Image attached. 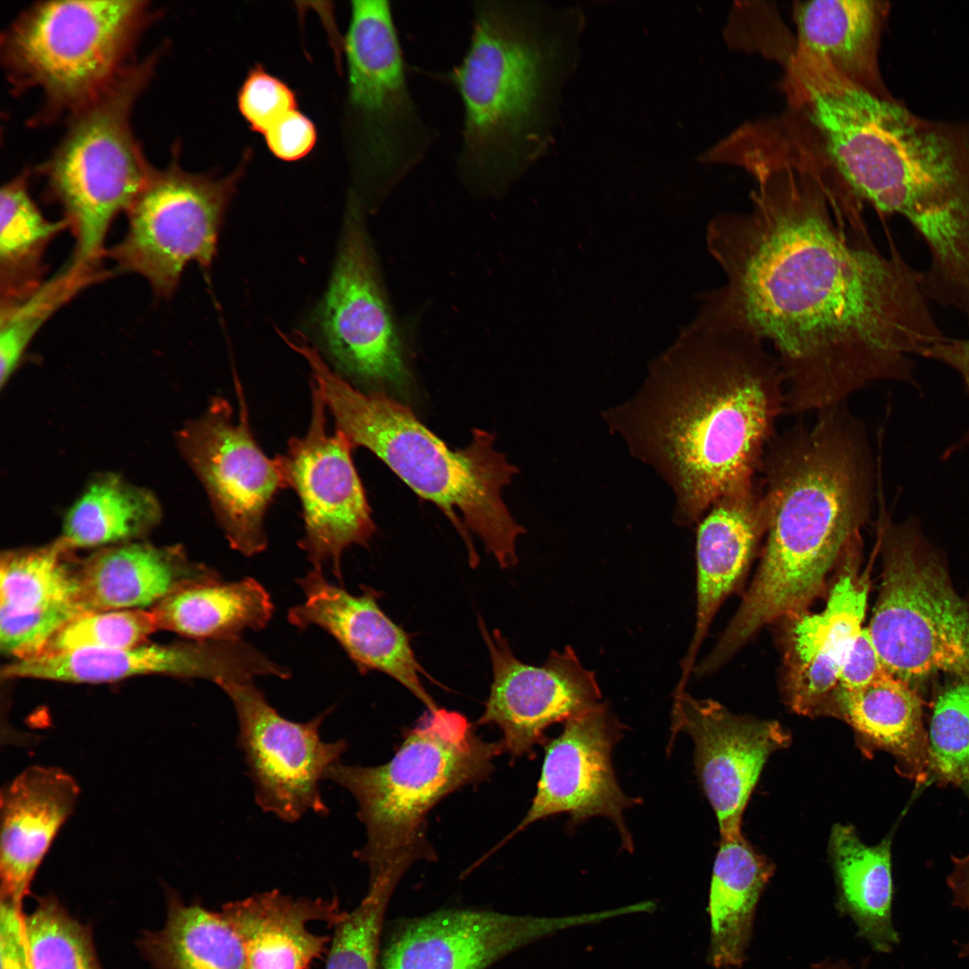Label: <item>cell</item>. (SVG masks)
Instances as JSON below:
<instances>
[{"mask_svg": "<svg viewBox=\"0 0 969 969\" xmlns=\"http://www.w3.org/2000/svg\"><path fill=\"white\" fill-rule=\"evenodd\" d=\"M861 539L842 561V572L823 610L789 619L784 694L797 713L817 716L838 685L844 661L862 630L869 590V572H860Z\"/></svg>", "mask_w": 969, "mask_h": 969, "instance_id": "22", "label": "cell"}, {"mask_svg": "<svg viewBox=\"0 0 969 969\" xmlns=\"http://www.w3.org/2000/svg\"><path fill=\"white\" fill-rule=\"evenodd\" d=\"M239 416L222 397L178 432L179 451L203 485L230 546L250 557L264 552V521L274 497L288 488L278 456L257 443L241 387L235 380Z\"/></svg>", "mask_w": 969, "mask_h": 969, "instance_id": "12", "label": "cell"}, {"mask_svg": "<svg viewBox=\"0 0 969 969\" xmlns=\"http://www.w3.org/2000/svg\"><path fill=\"white\" fill-rule=\"evenodd\" d=\"M22 908L1 899V969H34L24 931Z\"/></svg>", "mask_w": 969, "mask_h": 969, "instance_id": "46", "label": "cell"}, {"mask_svg": "<svg viewBox=\"0 0 969 969\" xmlns=\"http://www.w3.org/2000/svg\"><path fill=\"white\" fill-rule=\"evenodd\" d=\"M297 582L305 600L289 610L292 625L300 630L321 627L337 641L361 674L380 671L403 685L427 710L439 708L420 678L432 677L417 661L409 634L380 607L379 591L366 586L361 595L350 594L330 583L318 568Z\"/></svg>", "mask_w": 969, "mask_h": 969, "instance_id": "23", "label": "cell"}, {"mask_svg": "<svg viewBox=\"0 0 969 969\" xmlns=\"http://www.w3.org/2000/svg\"><path fill=\"white\" fill-rule=\"evenodd\" d=\"M672 738L687 733L694 743L695 771L712 807L720 839L741 834L745 808L770 755L790 742L776 720L737 715L711 699L675 693Z\"/></svg>", "mask_w": 969, "mask_h": 969, "instance_id": "18", "label": "cell"}, {"mask_svg": "<svg viewBox=\"0 0 969 969\" xmlns=\"http://www.w3.org/2000/svg\"><path fill=\"white\" fill-rule=\"evenodd\" d=\"M774 871L743 835L720 839L709 895V962L718 969L741 967L753 932L755 909Z\"/></svg>", "mask_w": 969, "mask_h": 969, "instance_id": "30", "label": "cell"}, {"mask_svg": "<svg viewBox=\"0 0 969 969\" xmlns=\"http://www.w3.org/2000/svg\"><path fill=\"white\" fill-rule=\"evenodd\" d=\"M621 728L603 703L565 721L563 732L545 745L532 804L506 841L530 824L556 814H569L572 825L603 816L615 823L624 848L632 851L623 812L641 801L623 792L614 773L611 754L622 736Z\"/></svg>", "mask_w": 969, "mask_h": 969, "instance_id": "19", "label": "cell"}, {"mask_svg": "<svg viewBox=\"0 0 969 969\" xmlns=\"http://www.w3.org/2000/svg\"><path fill=\"white\" fill-rule=\"evenodd\" d=\"M274 610L266 589L247 577L187 586L164 598L152 611L159 629L194 641H223L239 639L247 629L265 628Z\"/></svg>", "mask_w": 969, "mask_h": 969, "instance_id": "32", "label": "cell"}, {"mask_svg": "<svg viewBox=\"0 0 969 969\" xmlns=\"http://www.w3.org/2000/svg\"><path fill=\"white\" fill-rule=\"evenodd\" d=\"M767 510L755 575L717 642L733 656L757 632L806 611L870 517L875 469L861 422L841 404L775 433L758 469Z\"/></svg>", "mask_w": 969, "mask_h": 969, "instance_id": "3", "label": "cell"}, {"mask_svg": "<svg viewBox=\"0 0 969 969\" xmlns=\"http://www.w3.org/2000/svg\"><path fill=\"white\" fill-rule=\"evenodd\" d=\"M783 412L782 373L763 343L686 327L638 390L603 418L670 488L674 522L690 526L754 479Z\"/></svg>", "mask_w": 969, "mask_h": 969, "instance_id": "2", "label": "cell"}, {"mask_svg": "<svg viewBox=\"0 0 969 969\" xmlns=\"http://www.w3.org/2000/svg\"><path fill=\"white\" fill-rule=\"evenodd\" d=\"M272 154L284 162L306 157L314 148L318 134L315 124L294 109L275 122L264 134Z\"/></svg>", "mask_w": 969, "mask_h": 969, "instance_id": "44", "label": "cell"}, {"mask_svg": "<svg viewBox=\"0 0 969 969\" xmlns=\"http://www.w3.org/2000/svg\"><path fill=\"white\" fill-rule=\"evenodd\" d=\"M811 969H851L842 964H832L828 962L820 963L812 966Z\"/></svg>", "mask_w": 969, "mask_h": 969, "instance_id": "49", "label": "cell"}, {"mask_svg": "<svg viewBox=\"0 0 969 969\" xmlns=\"http://www.w3.org/2000/svg\"><path fill=\"white\" fill-rule=\"evenodd\" d=\"M301 355L336 429L354 447L375 454L415 493L446 514L465 540L473 568L479 560L465 526L482 539L502 568L517 563L516 540L525 528L510 513L502 492L518 468L495 450L493 434L475 429L468 446L451 450L410 407L381 391L364 393L354 388L315 347L303 346Z\"/></svg>", "mask_w": 969, "mask_h": 969, "instance_id": "5", "label": "cell"}, {"mask_svg": "<svg viewBox=\"0 0 969 969\" xmlns=\"http://www.w3.org/2000/svg\"><path fill=\"white\" fill-rule=\"evenodd\" d=\"M323 342L348 375L401 384L407 375L361 210L353 204L327 291L317 311Z\"/></svg>", "mask_w": 969, "mask_h": 969, "instance_id": "16", "label": "cell"}, {"mask_svg": "<svg viewBox=\"0 0 969 969\" xmlns=\"http://www.w3.org/2000/svg\"><path fill=\"white\" fill-rule=\"evenodd\" d=\"M84 614L77 602L57 604L28 612L0 608V646L14 660L39 656L67 622Z\"/></svg>", "mask_w": 969, "mask_h": 969, "instance_id": "42", "label": "cell"}, {"mask_svg": "<svg viewBox=\"0 0 969 969\" xmlns=\"http://www.w3.org/2000/svg\"><path fill=\"white\" fill-rule=\"evenodd\" d=\"M819 133L849 194L918 232L931 277L969 276V120L925 118L852 88L826 108Z\"/></svg>", "mask_w": 969, "mask_h": 969, "instance_id": "4", "label": "cell"}, {"mask_svg": "<svg viewBox=\"0 0 969 969\" xmlns=\"http://www.w3.org/2000/svg\"><path fill=\"white\" fill-rule=\"evenodd\" d=\"M178 153L175 149L165 169L153 170L126 212V234L104 253L163 298L173 294L189 263L210 267L224 215L250 160L247 151L232 172L215 178L184 170Z\"/></svg>", "mask_w": 969, "mask_h": 969, "instance_id": "11", "label": "cell"}, {"mask_svg": "<svg viewBox=\"0 0 969 969\" xmlns=\"http://www.w3.org/2000/svg\"><path fill=\"white\" fill-rule=\"evenodd\" d=\"M152 17L144 1H48L26 10L2 39L12 84L37 88L45 116L74 114L128 66L126 60Z\"/></svg>", "mask_w": 969, "mask_h": 969, "instance_id": "9", "label": "cell"}, {"mask_svg": "<svg viewBox=\"0 0 969 969\" xmlns=\"http://www.w3.org/2000/svg\"><path fill=\"white\" fill-rule=\"evenodd\" d=\"M143 675L203 678L220 685L229 680L290 672L240 638L193 641L172 644H141L107 650H79L13 660L2 677L68 683H109Z\"/></svg>", "mask_w": 969, "mask_h": 969, "instance_id": "20", "label": "cell"}, {"mask_svg": "<svg viewBox=\"0 0 969 969\" xmlns=\"http://www.w3.org/2000/svg\"><path fill=\"white\" fill-rule=\"evenodd\" d=\"M237 103L249 128L263 135L279 118L297 109L295 92L261 65L247 74L238 91Z\"/></svg>", "mask_w": 969, "mask_h": 969, "instance_id": "43", "label": "cell"}, {"mask_svg": "<svg viewBox=\"0 0 969 969\" xmlns=\"http://www.w3.org/2000/svg\"><path fill=\"white\" fill-rule=\"evenodd\" d=\"M393 890L368 885L360 904L332 925L326 969H378L382 922Z\"/></svg>", "mask_w": 969, "mask_h": 969, "instance_id": "41", "label": "cell"}, {"mask_svg": "<svg viewBox=\"0 0 969 969\" xmlns=\"http://www.w3.org/2000/svg\"><path fill=\"white\" fill-rule=\"evenodd\" d=\"M938 362L955 371L969 392V338L944 336L924 351L922 356ZM969 443V430L948 454Z\"/></svg>", "mask_w": 969, "mask_h": 969, "instance_id": "47", "label": "cell"}, {"mask_svg": "<svg viewBox=\"0 0 969 969\" xmlns=\"http://www.w3.org/2000/svg\"><path fill=\"white\" fill-rule=\"evenodd\" d=\"M28 175L23 171L0 192V307L17 303L41 286L47 248L69 229L65 218L51 222L42 214L29 192Z\"/></svg>", "mask_w": 969, "mask_h": 969, "instance_id": "34", "label": "cell"}, {"mask_svg": "<svg viewBox=\"0 0 969 969\" xmlns=\"http://www.w3.org/2000/svg\"><path fill=\"white\" fill-rule=\"evenodd\" d=\"M882 582L869 626L887 671L910 683L937 672L969 682V607L912 521L881 511Z\"/></svg>", "mask_w": 969, "mask_h": 969, "instance_id": "10", "label": "cell"}, {"mask_svg": "<svg viewBox=\"0 0 969 969\" xmlns=\"http://www.w3.org/2000/svg\"><path fill=\"white\" fill-rule=\"evenodd\" d=\"M822 715L848 723L866 753L884 750L891 754L898 773L916 784L930 780L922 703L909 682L886 670L864 686L836 687Z\"/></svg>", "mask_w": 969, "mask_h": 969, "instance_id": "28", "label": "cell"}, {"mask_svg": "<svg viewBox=\"0 0 969 969\" xmlns=\"http://www.w3.org/2000/svg\"><path fill=\"white\" fill-rule=\"evenodd\" d=\"M73 550L59 537L41 547L3 553L0 608L28 612L78 603L80 563L72 558Z\"/></svg>", "mask_w": 969, "mask_h": 969, "instance_id": "36", "label": "cell"}, {"mask_svg": "<svg viewBox=\"0 0 969 969\" xmlns=\"http://www.w3.org/2000/svg\"><path fill=\"white\" fill-rule=\"evenodd\" d=\"M502 752L501 741L482 739L465 715L439 707L418 719L387 763L331 766L324 780L352 794L365 827L366 842L354 856L367 865L369 881L397 887L413 863L435 860L425 832L429 811L486 780Z\"/></svg>", "mask_w": 969, "mask_h": 969, "instance_id": "7", "label": "cell"}, {"mask_svg": "<svg viewBox=\"0 0 969 969\" xmlns=\"http://www.w3.org/2000/svg\"><path fill=\"white\" fill-rule=\"evenodd\" d=\"M615 915L613 909L563 917L439 912L404 925L387 947L381 969H486L542 938Z\"/></svg>", "mask_w": 969, "mask_h": 969, "instance_id": "21", "label": "cell"}, {"mask_svg": "<svg viewBox=\"0 0 969 969\" xmlns=\"http://www.w3.org/2000/svg\"><path fill=\"white\" fill-rule=\"evenodd\" d=\"M157 969H248L242 943L221 912L170 898L162 930L142 940Z\"/></svg>", "mask_w": 969, "mask_h": 969, "instance_id": "35", "label": "cell"}, {"mask_svg": "<svg viewBox=\"0 0 969 969\" xmlns=\"http://www.w3.org/2000/svg\"><path fill=\"white\" fill-rule=\"evenodd\" d=\"M479 626L491 657L493 682L477 724L498 726L503 752L513 758L532 757L534 747L546 743L549 726L602 703L595 674L571 647L553 650L542 666L528 665L515 657L500 631L490 634L481 620Z\"/></svg>", "mask_w": 969, "mask_h": 969, "instance_id": "17", "label": "cell"}, {"mask_svg": "<svg viewBox=\"0 0 969 969\" xmlns=\"http://www.w3.org/2000/svg\"><path fill=\"white\" fill-rule=\"evenodd\" d=\"M947 881L953 895V904L969 913V855L953 857V869ZM960 955L969 956V941L963 947Z\"/></svg>", "mask_w": 969, "mask_h": 969, "instance_id": "48", "label": "cell"}, {"mask_svg": "<svg viewBox=\"0 0 969 969\" xmlns=\"http://www.w3.org/2000/svg\"><path fill=\"white\" fill-rule=\"evenodd\" d=\"M311 390L308 430L290 439L278 458L288 488L301 504L305 533L299 546L313 568L329 566L342 583L344 551L353 545L366 546L375 524L353 461L354 446L341 431L327 432L326 405L313 386Z\"/></svg>", "mask_w": 969, "mask_h": 969, "instance_id": "14", "label": "cell"}, {"mask_svg": "<svg viewBox=\"0 0 969 969\" xmlns=\"http://www.w3.org/2000/svg\"><path fill=\"white\" fill-rule=\"evenodd\" d=\"M157 629L153 611L120 609L84 613L58 630L39 656L131 648L145 643Z\"/></svg>", "mask_w": 969, "mask_h": 969, "instance_id": "40", "label": "cell"}, {"mask_svg": "<svg viewBox=\"0 0 969 969\" xmlns=\"http://www.w3.org/2000/svg\"><path fill=\"white\" fill-rule=\"evenodd\" d=\"M928 741L930 778L959 787L969 797V682L959 681L938 694Z\"/></svg>", "mask_w": 969, "mask_h": 969, "instance_id": "39", "label": "cell"}, {"mask_svg": "<svg viewBox=\"0 0 969 969\" xmlns=\"http://www.w3.org/2000/svg\"><path fill=\"white\" fill-rule=\"evenodd\" d=\"M459 63L424 72L452 86L463 106L457 174L472 192L497 196L526 170L544 139L551 48L530 4L478 0Z\"/></svg>", "mask_w": 969, "mask_h": 969, "instance_id": "6", "label": "cell"}, {"mask_svg": "<svg viewBox=\"0 0 969 969\" xmlns=\"http://www.w3.org/2000/svg\"><path fill=\"white\" fill-rule=\"evenodd\" d=\"M767 527L763 488L755 479L720 496L698 522L695 629L677 690L685 689L716 613L745 575Z\"/></svg>", "mask_w": 969, "mask_h": 969, "instance_id": "24", "label": "cell"}, {"mask_svg": "<svg viewBox=\"0 0 969 969\" xmlns=\"http://www.w3.org/2000/svg\"><path fill=\"white\" fill-rule=\"evenodd\" d=\"M888 4L869 0H816L794 4L795 48L831 67L853 84L891 99L878 65Z\"/></svg>", "mask_w": 969, "mask_h": 969, "instance_id": "29", "label": "cell"}, {"mask_svg": "<svg viewBox=\"0 0 969 969\" xmlns=\"http://www.w3.org/2000/svg\"><path fill=\"white\" fill-rule=\"evenodd\" d=\"M78 603L83 613L142 609L187 586L221 580L190 561L180 546L127 542L104 547L81 562Z\"/></svg>", "mask_w": 969, "mask_h": 969, "instance_id": "26", "label": "cell"}, {"mask_svg": "<svg viewBox=\"0 0 969 969\" xmlns=\"http://www.w3.org/2000/svg\"><path fill=\"white\" fill-rule=\"evenodd\" d=\"M814 164L779 153L750 169V208L707 228L725 283L703 295L688 325L772 347L792 415L843 404L877 380L913 382L912 357L946 336L922 272L893 243L884 254L853 230Z\"/></svg>", "mask_w": 969, "mask_h": 969, "instance_id": "1", "label": "cell"}, {"mask_svg": "<svg viewBox=\"0 0 969 969\" xmlns=\"http://www.w3.org/2000/svg\"><path fill=\"white\" fill-rule=\"evenodd\" d=\"M23 924L34 969H101L90 932L56 899H40Z\"/></svg>", "mask_w": 969, "mask_h": 969, "instance_id": "38", "label": "cell"}, {"mask_svg": "<svg viewBox=\"0 0 969 969\" xmlns=\"http://www.w3.org/2000/svg\"><path fill=\"white\" fill-rule=\"evenodd\" d=\"M65 268L22 301L0 307V385L4 388L21 363L31 339L48 319L95 280Z\"/></svg>", "mask_w": 969, "mask_h": 969, "instance_id": "37", "label": "cell"}, {"mask_svg": "<svg viewBox=\"0 0 969 969\" xmlns=\"http://www.w3.org/2000/svg\"><path fill=\"white\" fill-rule=\"evenodd\" d=\"M234 707L237 746L244 754L256 804L286 823L313 812L326 816L319 781L341 762L346 739L324 741L320 726L332 708L306 722L290 720L271 706L253 678L219 685Z\"/></svg>", "mask_w": 969, "mask_h": 969, "instance_id": "13", "label": "cell"}, {"mask_svg": "<svg viewBox=\"0 0 969 969\" xmlns=\"http://www.w3.org/2000/svg\"><path fill=\"white\" fill-rule=\"evenodd\" d=\"M830 851L838 887V910L878 952L889 953L900 938L892 922L890 840L865 844L851 825H836Z\"/></svg>", "mask_w": 969, "mask_h": 969, "instance_id": "31", "label": "cell"}, {"mask_svg": "<svg viewBox=\"0 0 969 969\" xmlns=\"http://www.w3.org/2000/svg\"><path fill=\"white\" fill-rule=\"evenodd\" d=\"M221 912L242 943L248 969H308L330 942L309 924L334 925L344 911L336 898L292 897L272 889L224 904Z\"/></svg>", "mask_w": 969, "mask_h": 969, "instance_id": "27", "label": "cell"}, {"mask_svg": "<svg viewBox=\"0 0 969 969\" xmlns=\"http://www.w3.org/2000/svg\"><path fill=\"white\" fill-rule=\"evenodd\" d=\"M347 66L361 175L383 196L423 163L439 134L413 97L397 35L365 43Z\"/></svg>", "mask_w": 969, "mask_h": 969, "instance_id": "15", "label": "cell"}, {"mask_svg": "<svg viewBox=\"0 0 969 969\" xmlns=\"http://www.w3.org/2000/svg\"><path fill=\"white\" fill-rule=\"evenodd\" d=\"M162 518L151 490L117 474H101L66 511L60 538L72 549L127 543L146 535Z\"/></svg>", "mask_w": 969, "mask_h": 969, "instance_id": "33", "label": "cell"}, {"mask_svg": "<svg viewBox=\"0 0 969 969\" xmlns=\"http://www.w3.org/2000/svg\"><path fill=\"white\" fill-rule=\"evenodd\" d=\"M159 56L129 65L72 115L70 127L44 166L49 195L61 205L75 245L66 267L96 273L113 220L127 212L154 168L131 128L134 105Z\"/></svg>", "mask_w": 969, "mask_h": 969, "instance_id": "8", "label": "cell"}, {"mask_svg": "<svg viewBox=\"0 0 969 969\" xmlns=\"http://www.w3.org/2000/svg\"><path fill=\"white\" fill-rule=\"evenodd\" d=\"M57 767L25 769L1 793V899L22 908L31 880L79 796Z\"/></svg>", "mask_w": 969, "mask_h": 969, "instance_id": "25", "label": "cell"}, {"mask_svg": "<svg viewBox=\"0 0 969 969\" xmlns=\"http://www.w3.org/2000/svg\"><path fill=\"white\" fill-rule=\"evenodd\" d=\"M886 670L868 627H863L847 655L837 687L854 689L864 686Z\"/></svg>", "mask_w": 969, "mask_h": 969, "instance_id": "45", "label": "cell"}]
</instances>
